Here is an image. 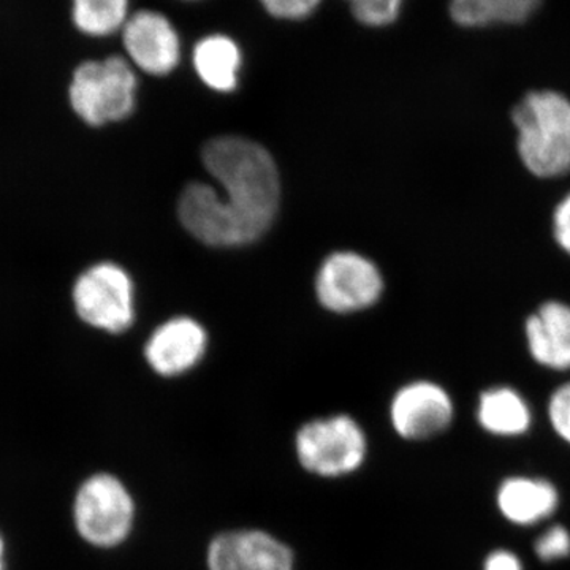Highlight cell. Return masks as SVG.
I'll return each mask as SVG.
<instances>
[{"instance_id":"ba28073f","label":"cell","mask_w":570,"mask_h":570,"mask_svg":"<svg viewBox=\"0 0 570 570\" xmlns=\"http://www.w3.org/2000/svg\"><path fill=\"white\" fill-rule=\"evenodd\" d=\"M318 302L333 313H354L377 302L384 281L377 266L363 255L336 253L318 269Z\"/></svg>"},{"instance_id":"7402d4cb","label":"cell","mask_w":570,"mask_h":570,"mask_svg":"<svg viewBox=\"0 0 570 570\" xmlns=\"http://www.w3.org/2000/svg\"><path fill=\"white\" fill-rule=\"evenodd\" d=\"M549 419L554 433L570 445V381L551 393Z\"/></svg>"},{"instance_id":"2e32d148","label":"cell","mask_w":570,"mask_h":570,"mask_svg":"<svg viewBox=\"0 0 570 570\" xmlns=\"http://www.w3.org/2000/svg\"><path fill=\"white\" fill-rule=\"evenodd\" d=\"M542 0H450L452 20L461 28L521 24L530 20Z\"/></svg>"},{"instance_id":"7c38bea8","label":"cell","mask_w":570,"mask_h":570,"mask_svg":"<svg viewBox=\"0 0 570 570\" xmlns=\"http://www.w3.org/2000/svg\"><path fill=\"white\" fill-rule=\"evenodd\" d=\"M497 504L510 523L534 527L554 515L560 508V493L550 480L517 475L499 485Z\"/></svg>"},{"instance_id":"ac0fdd59","label":"cell","mask_w":570,"mask_h":570,"mask_svg":"<svg viewBox=\"0 0 570 570\" xmlns=\"http://www.w3.org/2000/svg\"><path fill=\"white\" fill-rule=\"evenodd\" d=\"M352 18L370 29H384L395 24L403 11L404 0H343Z\"/></svg>"},{"instance_id":"d4e9b609","label":"cell","mask_w":570,"mask_h":570,"mask_svg":"<svg viewBox=\"0 0 570 570\" xmlns=\"http://www.w3.org/2000/svg\"><path fill=\"white\" fill-rule=\"evenodd\" d=\"M6 546H3L2 535H0V570H6Z\"/></svg>"},{"instance_id":"9c48e42d","label":"cell","mask_w":570,"mask_h":570,"mask_svg":"<svg viewBox=\"0 0 570 570\" xmlns=\"http://www.w3.org/2000/svg\"><path fill=\"white\" fill-rule=\"evenodd\" d=\"M390 419L396 433L406 441H428L449 430L455 419V406L441 385L415 381L397 390Z\"/></svg>"},{"instance_id":"5b68a950","label":"cell","mask_w":570,"mask_h":570,"mask_svg":"<svg viewBox=\"0 0 570 570\" xmlns=\"http://www.w3.org/2000/svg\"><path fill=\"white\" fill-rule=\"evenodd\" d=\"M78 534L99 549H112L129 538L135 521L132 494L111 474H96L78 490L73 502Z\"/></svg>"},{"instance_id":"8992f818","label":"cell","mask_w":570,"mask_h":570,"mask_svg":"<svg viewBox=\"0 0 570 570\" xmlns=\"http://www.w3.org/2000/svg\"><path fill=\"white\" fill-rule=\"evenodd\" d=\"M296 456L318 478H343L365 463L367 441L362 428L347 415L317 419L299 428Z\"/></svg>"},{"instance_id":"52a82bcc","label":"cell","mask_w":570,"mask_h":570,"mask_svg":"<svg viewBox=\"0 0 570 570\" xmlns=\"http://www.w3.org/2000/svg\"><path fill=\"white\" fill-rule=\"evenodd\" d=\"M118 39L127 61L149 77H167L181 63V36L164 11L135 9Z\"/></svg>"},{"instance_id":"e0dca14e","label":"cell","mask_w":570,"mask_h":570,"mask_svg":"<svg viewBox=\"0 0 570 570\" xmlns=\"http://www.w3.org/2000/svg\"><path fill=\"white\" fill-rule=\"evenodd\" d=\"M239 570H294V553L269 532L238 531Z\"/></svg>"},{"instance_id":"ffe728a7","label":"cell","mask_w":570,"mask_h":570,"mask_svg":"<svg viewBox=\"0 0 570 570\" xmlns=\"http://www.w3.org/2000/svg\"><path fill=\"white\" fill-rule=\"evenodd\" d=\"M208 570H239L238 531H225L212 540L206 554Z\"/></svg>"},{"instance_id":"30bf717a","label":"cell","mask_w":570,"mask_h":570,"mask_svg":"<svg viewBox=\"0 0 570 570\" xmlns=\"http://www.w3.org/2000/svg\"><path fill=\"white\" fill-rule=\"evenodd\" d=\"M206 351L204 326L189 317L165 322L145 346L148 365L164 377H175L198 365Z\"/></svg>"},{"instance_id":"8fae6325","label":"cell","mask_w":570,"mask_h":570,"mask_svg":"<svg viewBox=\"0 0 570 570\" xmlns=\"http://www.w3.org/2000/svg\"><path fill=\"white\" fill-rule=\"evenodd\" d=\"M528 348L540 366L570 371V306L547 302L524 325Z\"/></svg>"},{"instance_id":"5bb4252c","label":"cell","mask_w":570,"mask_h":570,"mask_svg":"<svg viewBox=\"0 0 570 570\" xmlns=\"http://www.w3.org/2000/svg\"><path fill=\"white\" fill-rule=\"evenodd\" d=\"M479 425L498 438H519L532 425L530 404L521 393L510 387H493L480 393Z\"/></svg>"},{"instance_id":"3957f363","label":"cell","mask_w":570,"mask_h":570,"mask_svg":"<svg viewBox=\"0 0 570 570\" xmlns=\"http://www.w3.org/2000/svg\"><path fill=\"white\" fill-rule=\"evenodd\" d=\"M521 163L538 178L570 171V100L557 91L524 96L512 111Z\"/></svg>"},{"instance_id":"484cf974","label":"cell","mask_w":570,"mask_h":570,"mask_svg":"<svg viewBox=\"0 0 570 570\" xmlns=\"http://www.w3.org/2000/svg\"><path fill=\"white\" fill-rule=\"evenodd\" d=\"M183 2H197V0H183Z\"/></svg>"},{"instance_id":"7a4b0ae2","label":"cell","mask_w":570,"mask_h":570,"mask_svg":"<svg viewBox=\"0 0 570 570\" xmlns=\"http://www.w3.org/2000/svg\"><path fill=\"white\" fill-rule=\"evenodd\" d=\"M138 71L122 52L85 59L71 70L67 102L75 118L91 129L119 124L138 102Z\"/></svg>"},{"instance_id":"9a60e30c","label":"cell","mask_w":570,"mask_h":570,"mask_svg":"<svg viewBox=\"0 0 570 570\" xmlns=\"http://www.w3.org/2000/svg\"><path fill=\"white\" fill-rule=\"evenodd\" d=\"M134 10V0H70L71 28L82 39L108 43L119 37Z\"/></svg>"},{"instance_id":"277c9868","label":"cell","mask_w":570,"mask_h":570,"mask_svg":"<svg viewBox=\"0 0 570 570\" xmlns=\"http://www.w3.org/2000/svg\"><path fill=\"white\" fill-rule=\"evenodd\" d=\"M70 302L80 324L111 336L129 332L137 316L132 276L112 261L86 266L71 284Z\"/></svg>"},{"instance_id":"6da1fadb","label":"cell","mask_w":570,"mask_h":570,"mask_svg":"<svg viewBox=\"0 0 570 570\" xmlns=\"http://www.w3.org/2000/svg\"><path fill=\"white\" fill-rule=\"evenodd\" d=\"M204 164L224 195L205 183L189 184L178 205L187 232L216 247L261 238L279 208V175L269 153L246 138H214L205 146Z\"/></svg>"},{"instance_id":"cb8c5ba5","label":"cell","mask_w":570,"mask_h":570,"mask_svg":"<svg viewBox=\"0 0 570 570\" xmlns=\"http://www.w3.org/2000/svg\"><path fill=\"white\" fill-rule=\"evenodd\" d=\"M483 570H524L523 562L513 551L499 549L491 551L483 562Z\"/></svg>"},{"instance_id":"d6986e66","label":"cell","mask_w":570,"mask_h":570,"mask_svg":"<svg viewBox=\"0 0 570 570\" xmlns=\"http://www.w3.org/2000/svg\"><path fill=\"white\" fill-rule=\"evenodd\" d=\"M258 3L273 20L302 22L314 17L324 0H258Z\"/></svg>"},{"instance_id":"603a6c76","label":"cell","mask_w":570,"mask_h":570,"mask_svg":"<svg viewBox=\"0 0 570 570\" xmlns=\"http://www.w3.org/2000/svg\"><path fill=\"white\" fill-rule=\"evenodd\" d=\"M553 235L561 249L570 255V194L554 208Z\"/></svg>"},{"instance_id":"44dd1931","label":"cell","mask_w":570,"mask_h":570,"mask_svg":"<svg viewBox=\"0 0 570 570\" xmlns=\"http://www.w3.org/2000/svg\"><path fill=\"white\" fill-rule=\"evenodd\" d=\"M534 553L540 561L551 562L570 557V531L554 524L535 539Z\"/></svg>"},{"instance_id":"4fadbf2b","label":"cell","mask_w":570,"mask_h":570,"mask_svg":"<svg viewBox=\"0 0 570 570\" xmlns=\"http://www.w3.org/2000/svg\"><path fill=\"white\" fill-rule=\"evenodd\" d=\"M195 73L216 92L235 91L243 67L238 41L227 33L214 32L202 37L193 50Z\"/></svg>"}]
</instances>
